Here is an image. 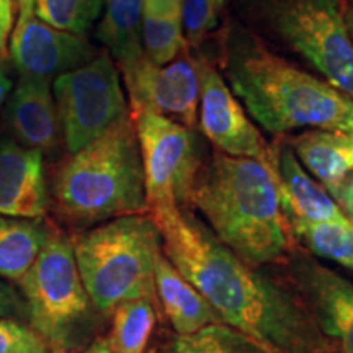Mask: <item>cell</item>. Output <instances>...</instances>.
I'll list each match as a JSON object with an SVG mask.
<instances>
[{"instance_id": "cell-1", "label": "cell", "mask_w": 353, "mask_h": 353, "mask_svg": "<svg viewBox=\"0 0 353 353\" xmlns=\"http://www.w3.org/2000/svg\"><path fill=\"white\" fill-rule=\"evenodd\" d=\"M151 218L161 232L162 252L224 324L275 353L339 352L288 283L237 257L195 214L175 210Z\"/></svg>"}, {"instance_id": "cell-2", "label": "cell", "mask_w": 353, "mask_h": 353, "mask_svg": "<svg viewBox=\"0 0 353 353\" xmlns=\"http://www.w3.org/2000/svg\"><path fill=\"white\" fill-rule=\"evenodd\" d=\"M219 54L229 88L263 130L272 134L296 130L353 134V101L273 51L239 20L224 26Z\"/></svg>"}, {"instance_id": "cell-3", "label": "cell", "mask_w": 353, "mask_h": 353, "mask_svg": "<svg viewBox=\"0 0 353 353\" xmlns=\"http://www.w3.org/2000/svg\"><path fill=\"white\" fill-rule=\"evenodd\" d=\"M190 208L200 211L218 241L254 267L285 260L293 250L273 162L214 151L203 159Z\"/></svg>"}, {"instance_id": "cell-4", "label": "cell", "mask_w": 353, "mask_h": 353, "mask_svg": "<svg viewBox=\"0 0 353 353\" xmlns=\"http://www.w3.org/2000/svg\"><path fill=\"white\" fill-rule=\"evenodd\" d=\"M52 200L57 214L72 226L148 213L143 159L130 113L59 165Z\"/></svg>"}, {"instance_id": "cell-5", "label": "cell", "mask_w": 353, "mask_h": 353, "mask_svg": "<svg viewBox=\"0 0 353 353\" xmlns=\"http://www.w3.org/2000/svg\"><path fill=\"white\" fill-rule=\"evenodd\" d=\"M237 20L270 48L298 57L353 101V39L345 0H234Z\"/></svg>"}, {"instance_id": "cell-6", "label": "cell", "mask_w": 353, "mask_h": 353, "mask_svg": "<svg viewBox=\"0 0 353 353\" xmlns=\"http://www.w3.org/2000/svg\"><path fill=\"white\" fill-rule=\"evenodd\" d=\"M82 283L100 312L152 298L154 265L162 252L161 232L148 213L105 221L72 242Z\"/></svg>"}, {"instance_id": "cell-7", "label": "cell", "mask_w": 353, "mask_h": 353, "mask_svg": "<svg viewBox=\"0 0 353 353\" xmlns=\"http://www.w3.org/2000/svg\"><path fill=\"white\" fill-rule=\"evenodd\" d=\"M19 285L32 327L50 347L63 352L76 345L85 334L94 304L82 283L72 242L51 231Z\"/></svg>"}, {"instance_id": "cell-8", "label": "cell", "mask_w": 353, "mask_h": 353, "mask_svg": "<svg viewBox=\"0 0 353 353\" xmlns=\"http://www.w3.org/2000/svg\"><path fill=\"white\" fill-rule=\"evenodd\" d=\"M144 169L148 214L188 210L203 164L195 131L151 110H132Z\"/></svg>"}, {"instance_id": "cell-9", "label": "cell", "mask_w": 353, "mask_h": 353, "mask_svg": "<svg viewBox=\"0 0 353 353\" xmlns=\"http://www.w3.org/2000/svg\"><path fill=\"white\" fill-rule=\"evenodd\" d=\"M52 97L69 154L81 151L130 113L120 70L108 52L57 76Z\"/></svg>"}, {"instance_id": "cell-10", "label": "cell", "mask_w": 353, "mask_h": 353, "mask_svg": "<svg viewBox=\"0 0 353 353\" xmlns=\"http://www.w3.org/2000/svg\"><path fill=\"white\" fill-rule=\"evenodd\" d=\"M130 92L131 110H151L180 125L195 130L200 103V69L198 56L187 46L165 65L143 57L138 64L123 72Z\"/></svg>"}, {"instance_id": "cell-11", "label": "cell", "mask_w": 353, "mask_h": 353, "mask_svg": "<svg viewBox=\"0 0 353 353\" xmlns=\"http://www.w3.org/2000/svg\"><path fill=\"white\" fill-rule=\"evenodd\" d=\"M285 263L290 286L321 332L339 353H353V285L311 254L291 250Z\"/></svg>"}, {"instance_id": "cell-12", "label": "cell", "mask_w": 353, "mask_h": 353, "mask_svg": "<svg viewBox=\"0 0 353 353\" xmlns=\"http://www.w3.org/2000/svg\"><path fill=\"white\" fill-rule=\"evenodd\" d=\"M99 54L85 34L61 32L39 20L34 13V0L19 2L10 57L21 77L52 81L61 74L87 64Z\"/></svg>"}, {"instance_id": "cell-13", "label": "cell", "mask_w": 353, "mask_h": 353, "mask_svg": "<svg viewBox=\"0 0 353 353\" xmlns=\"http://www.w3.org/2000/svg\"><path fill=\"white\" fill-rule=\"evenodd\" d=\"M200 69V128L216 151L234 157L273 162V148L247 117L219 70L198 54Z\"/></svg>"}, {"instance_id": "cell-14", "label": "cell", "mask_w": 353, "mask_h": 353, "mask_svg": "<svg viewBox=\"0 0 353 353\" xmlns=\"http://www.w3.org/2000/svg\"><path fill=\"white\" fill-rule=\"evenodd\" d=\"M44 154L0 136V214L39 219L50 206Z\"/></svg>"}, {"instance_id": "cell-15", "label": "cell", "mask_w": 353, "mask_h": 353, "mask_svg": "<svg viewBox=\"0 0 353 353\" xmlns=\"http://www.w3.org/2000/svg\"><path fill=\"white\" fill-rule=\"evenodd\" d=\"M6 126L10 138L25 148L43 154L54 151L63 131L51 81L20 77L7 99Z\"/></svg>"}, {"instance_id": "cell-16", "label": "cell", "mask_w": 353, "mask_h": 353, "mask_svg": "<svg viewBox=\"0 0 353 353\" xmlns=\"http://www.w3.org/2000/svg\"><path fill=\"white\" fill-rule=\"evenodd\" d=\"M273 172L288 224L347 218L327 190L303 169L285 138L273 145Z\"/></svg>"}, {"instance_id": "cell-17", "label": "cell", "mask_w": 353, "mask_h": 353, "mask_svg": "<svg viewBox=\"0 0 353 353\" xmlns=\"http://www.w3.org/2000/svg\"><path fill=\"white\" fill-rule=\"evenodd\" d=\"M154 291L176 335H187L223 322L201 293L174 267L164 252L154 265Z\"/></svg>"}, {"instance_id": "cell-18", "label": "cell", "mask_w": 353, "mask_h": 353, "mask_svg": "<svg viewBox=\"0 0 353 353\" xmlns=\"http://www.w3.org/2000/svg\"><path fill=\"white\" fill-rule=\"evenodd\" d=\"M309 174L335 198L353 170L352 134L329 130H306L285 138Z\"/></svg>"}, {"instance_id": "cell-19", "label": "cell", "mask_w": 353, "mask_h": 353, "mask_svg": "<svg viewBox=\"0 0 353 353\" xmlns=\"http://www.w3.org/2000/svg\"><path fill=\"white\" fill-rule=\"evenodd\" d=\"M143 0H105L103 17L95 30V38L107 48L120 72H126L144 57Z\"/></svg>"}, {"instance_id": "cell-20", "label": "cell", "mask_w": 353, "mask_h": 353, "mask_svg": "<svg viewBox=\"0 0 353 353\" xmlns=\"http://www.w3.org/2000/svg\"><path fill=\"white\" fill-rule=\"evenodd\" d=\"M50 232L38 219L0 214V276L19 281L41 252Z\"/></svg>"}, {"instance_id": "cell-21", "label": "cell", "mask_w": 353, "mask_h": 353, "mask_svg": "<svg viewBox=\"0 0 353 353\" xmlns=\"http://www.w3.org/2000/svg\"><path fill=\"white\" fill-rule=\"evenodd\" d=\"M157 312L152 298L130 299L112 311L108 343L113 353H145L156 329Z\"/></svg>"}, {"instance_id": "cell-22", "label": "cell", "mask_w": 353, "mask_h": 353, "mask_svg": "<svg viewBox=\"0 0 353 353\" xmlns=\"http://www.w3.org/2000/svg\"><path fill=\"white\" fill-rule=\"evenodd\" d=\"M294 239H299L311 255L343 265L353 272V223L348 218L290 224Z\"/></svg>"}, {"instance_id": "cell-23", "label": "cell", "mask_w": 353, "mask_h": 353, "mask_svg": "<svg viewBox=\"0 0 353 353\" xmlns=\"http://www.w3.org/2000/svg\"><path fill=\"white\" fill-rule=\"evenodd\" d=\"M164 353H275L231 325H206L198 332L175 335Z\"/></svg>"}, {"instance_id": "cell-24", "label": "cell", "mask_w": 353, "mask_h": 353, "mask_svg": "<svg viewBox=\"0 0 353 353\" xmlns=\"http://www.w3.org/2000/svg\"><path fill=\"white\" fill-rule=\"evenodd\" d=\"M105 0H34V13L52 28L85 34L103 12Z\"/></svg>"}, {"instance_id": "cell-25", "label": "cell", "mask_w": 353, "mask_h": 353, "mask_svg": "<svg viewBox=\"0 0 353 353\" xmlns=\"http://www.w3.org/2000/svg\"><path fill=\"white\" fill-rule=\"evenodd\" d=\"M141 38L144 56L157 65L172 63L187 46L182 19H159L143 13Z\"/></svg>"}, {"instance_id": "cell-26", "label": "cell", "mask_w": 353, "mask_h": 353, "mask_svg": "<svg viewBox=\"0 0 353 353\" xmlns=\"http://www.w3.org/2000/svg\"><path fill=\"white\" fill-rule=\"evenodd\" d=\"M229 0H183L182 23L188 48L198 50L219 26Z\"/></svg>"}, {"instance_id": "cell-27", "label": "cell", "mask_w": 353, "mask_h": 353, "mask_svg": "<svg viewBox=\"0 0 353 353\" xmlns=\"http://www.w3.org/2000/svg\"><path fill=\"white\" fill-rule=\"evenodd\" d=\"M50 343L38 330L17 317L0 319V353H50Z\"/></svg>"}, {"instance_id": "cell-28", "label": "cell", "mask_w": 353, "mask_h": 353, "mask_svg": "<svg viewBox=\"0 0 353 353\" xmlns=\"http://www.w3.org/2000/svg\"><path fill=\"white\" fill-rule=\"evenodd\" d=\"M26 314L25 301L20 294L0 276V319L2 317H23Z\"/></svg>"}, {"instance_id": "cell-29", "label": "cell", "mask_w": 353, "mask_h": 353, "mask_svg": "<svg viewBox=\"0 0 353 353\" xmlns=\"http://www.w3.org/2000/svg\"><path fill=\"white\" fill-rule=\"evenodd\" d=\"M183 0H143V13L159 19H182Z\"/></svg>"}, {"instance_id": "cell-30", "label": "cell", "mask_w": 353, "mask_h": 353, "mask_svg": "<svg viewBox=\"0 0 353 353\" xmlns=\"http://www.w3.org/2000/svg\"><path fill=\"white\" fill-rule=\"evenodd\" d=\"M334 200L339 203V206L347 214V218L353 223V170L345 179V182L342 183V187L337 192Z\"/></svg>"}, {"instance_id": "cell-31", "label": "cell", "mask_w": 353, "mask_h": 353, "mask_svg": "<svg viewBox=\"0 0 353 353\" xmlns=\"http://www.w3.org/2000/svg\"><path fill=\"white\" fill-rule=\"evenodd\" d=\"M13 25V0H0V39L7 43Z\"/></svg>"}, {"instance_id": "cell-32", "label": "cell", "mask_w": 353, "mask_h": 353, "mask_svg": "<svg viewBox=\"0 0 353 353\" xmlns=\"http://www.w3.org/2000/svg\"><path fill=\"white\" fill-rule=\"evenodd\" d=\"M12 87H13V82H12L10 72H8L6 64L0 61V113H2L3 107H6L8 95H10L12 92Z\"/></svg>"}, {"instance_id": "cell-33", "label": "cell", "mask_w": 353, "mask_h": 353, "mask_svg": "<svg viewBox=\"0 0 353 353\" xmlns=\"http://www.w3.org/2000/svg\"><path fill=\"white\" fill-rule=\"evenodd\" d=\"M343 13H345L347 28H348V32H350V37L353 39V2H348V0H345V10H343Z\"/></svg>"}, {"instance_id": "cell-34", "label": "cell", "mask_w": 353, "mask_h": 353, "mask_svg": "<svg viewBox=\"0 0 353 353\" xmlns=\"http://www.w3.org/2000/svg\"><path fill=\"white\" fill-rule=\"evenodd\" d=\"M79 353H113V352L110 350L107 342H97V343H94V345L88 347L87 350H82Z\"/></svg>"}, {"instance_id": "cell-35", "label": "cell", "mask_w": 353, "mask_h": 353, "mask_svg": "<svg viewBox=\"0 0 353 353\" xmlns=\"http://www.w3.org/2000/svg\"><path fill=\"white\" fill-rule=\"evenodd\" d=\"M3 52H6V41L0 39V56H3Z\"/></svg>"}, {"instance_id": "cell-36", "label": "cell", "mask_w": 353, "mask_h": 353, "mask_svg": "<svg viewBox=\"0 0 353 353\" xmlns=\"http://www.w3.org/2000/svg\"><path fill=\"white\" fill-rule=\"evenodd\" d=\"M317 353H339L337 350H327V352H317Z\"/></svg>"}, {"instance_id": "cell-37", "label": "cell", "mask_w": 353, "mask_h": 353, "mask_svg": "<svg viewBox=\"0 0 353 353\" xmlns=\"http://www.w3.org/2000/svg\"><path fill=\"white\" fill-rule=\"evenodd\" d=\"M19 2H21V0H17V3H19Z\"/></svg>"}, {"instance_id": "cell-38", "label": "cell", "mask_w": 353, "mask_h": 353, "mask_svg": "<svg viewBox=\"0 0 353 353\" xmlns=\"http://www.w3.org/2000/svg\"><path fill=\"white\" fill-rule=\"evenodd\" d=\"M348 2H353V0H348Z\"/></svg>"}, {"instance_id": "cell-39", "label": "cell", "mask_w": 353, "mask_h": 353, "mask_svg": "<svg viewBox=\"0 0 353 353\" xmlns=\"http://www.w3.org/2000/svg\"><path fill=\"white\" fill-rule=\"evenodd\" d=\"M352 138H353V134H352Z\"/></svg>"}]
</instances>
